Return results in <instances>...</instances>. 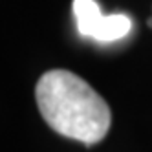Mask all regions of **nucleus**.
Returning a JSON list of instances; mask_svg holds the SVG:
<instances>
[{"mask_svg":"<svg viewBox=\"0 0 152 152\" xmlns=\"http://www.w3.org/2000/svg\"><path fill=\"white\" fill-rule=\"evenodd\" d=\"M147 24H148V26H150V28H152V17H150V18H148V20H147Z\"/></svg>","mask_w":152,"mask_h":152,"instance_id":"3","label":"nucleus"},{"mask_svg":"<svg viewBox=\"0 0 152 152\" xmlns=\"http://www.w3.org/2000/svg\"><path fill=\"white\" fill-rule=\"evenodd\" d=\"M72 9L79 33L97 42H115L132 29V20L125 13L104 15L95 0H73Z\"/></svg>","mask_w":152,"mask_h":152,"instance_id":"2","label":"nucleus"},{"mask_svg":"<svg viewBox=\"0 0 152 152\" xmlns=\"http://www.w3.org/2000/svg\"><path fill=\"white\" fill-rule=\"evenodd\" d=\"M40 115L57 134L86 147L104 139L112 125L108 103L70 70H50L35 84Z\"/></svg>","mask_w":152,"mask_h":152,"instance_id":"1","label":"nucleus"}]
</instances>
